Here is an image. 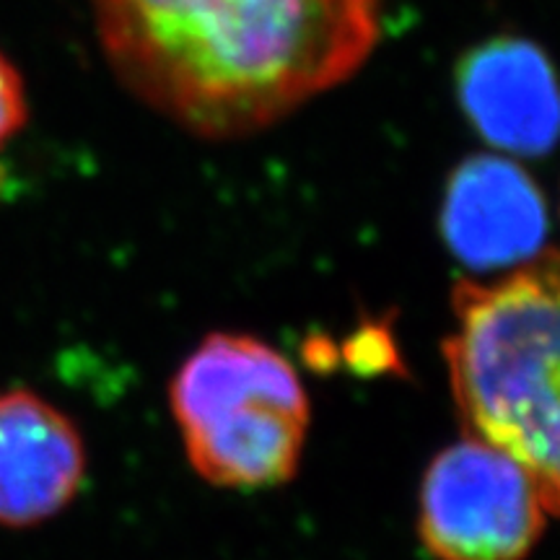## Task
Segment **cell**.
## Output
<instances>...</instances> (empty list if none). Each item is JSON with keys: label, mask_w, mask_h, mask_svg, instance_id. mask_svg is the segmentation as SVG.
Segmentation results:
<instances>
[{"label": "cell", "mask_w": 560, "mask_h": 560, "mask_svg": "<svg viewBox=\"0 0 560 560\" xmlns=\"http://www.w3.org/2000/svg\"><path fill=\"white\" fill-rule=\"evenodd\" d=\"M462 115L480 140L511 159L545 156L560 140V79L542 47L493 37L462 55L454 70Z\"/></svg>", "instance_id": "8992f818"}, {"label": "cell", "mask_w": 560, "mask_h": 560, "mask_svg": "<svg viewBox=\"0 0 560 560\" xmlns=\"http://www.w3.org/2000/svg\"><path fill=\"white\" fill-rule=\"evenodd\" d=\"M86 478V446L66 412L30 389L0 395V527L58 516Z\"/></svg>", "instance_id": "52a82bcc"}, {"label": "cell", "mask_w": 560, "mask_h": 560, "mask_svg": "<svg viewBox=\"0 0 560 560\" xmlns=\"http://www.w3.org/2000/svg\"><path fill=\"white\" fill-rule=\"evenodd\" d=\"M104 60L200 140L276 128L361 73L384 0H89Z\"/></svg>", "instance_id": "6da1fadb"}, {"label": "cell", "mask_w": 560, "mask_h": 560, "mask_svg": "<svg viewBox=\"0 0 560 560\" xmlns=\"http://www.w3.org/2000/svg\"><path fill=\"white\" fill-rule=\"evenodd\" d=\"M170 408L210 486L276 488L299 472L312 405L291 361L260 338H202L172 376Z\"/></svg>", "instance_id": "3957f363"}, {"label": "cell", "mask_w": 560, "mask_h": 560, "mask_svg": "<svg viewBox=\"0 0 560 560\" xmlns=\"http://www.w3.org/2000/svg\"><path fill=\"white\" fill-rule=\"evenodd\" d=\"M439 231L462 268L514 270L545 249L548 206L532 174L506 153H472L454 166Z\"/></svg>", "instance_id": "5b68a950"}, {"label": "cell", "mask_w": 560, "mask_h": 560, "mask_svg": "<svg viewBox=\"0 0 560 560\" xmlns=\"http://www.w3.org/2000/svg\"><path fill=\"white\" fill-rule=\"evenodd\" d=\"M30 102L19 68L0 52V149L26 125Z\"/></svg>", "instance_id": "ba28073f"}, {"label": "cell", "mask_w": 560, "mask_h": 560, "mask_svg": "<svg viewBox=\"0 0 560 560\" xmlns=\"http://www.w3.org/2000/svg\"><path fill=\"white\" fill-rule=\"evenodd\" d=\"M548 516L520 462L470 433L441 450L420 482L418 537L436 560H524Z\"/></svg>", "instance_id": "277c9868"}, {"label": "cell", "mask_w": 560, "mask_h": 560, "mask_svg": "<svg viewBox=\"0 0 560 560\" xmlns=\"http://www.w3.org/2000/svg\"><path fill=\"white\" fill-rule=\"evenodd\" d=\"M452 317L444 361L462 425L520 462L560 520V249L495 280L462 278Z\"/></svg>", "instance_id": "7a4b0ae2"}]
</instances>
